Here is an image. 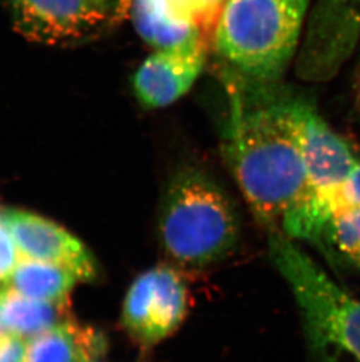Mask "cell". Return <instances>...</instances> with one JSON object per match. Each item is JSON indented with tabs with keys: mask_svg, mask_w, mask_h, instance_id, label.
Listing matches in <instances>:
<instances>
[{
	"mask_svg": "<svg viewBox=\"0 0 360 362\" xmlns=\"http://www.w3.org/2000/svg\"><path fill=\"white\" fill-rule=\"evenodd\" d=\"M188 310V292L179 271L157 265L130 285L123 303V328L142 349H151L174 334Z\"/></svg>",
	"mask_w": 360,
	"mask_h": 362,
	"instance_id": "cell-5",
	"label": "cell"
},
{
	"mask_svg": "<svg viewBox=\"0 0 360 362\" xmlns=\"http://www.w3.org/2000/svg\"><path fill=\"white\" fill-rule=\"evenodd\" d=\"M299 144L311 192L303 221L309 233L318 235L324 228L322 206L347 182L359 161L347 141L331 129L308 101L303 106Z\"/></svg>",
	"mask_w": 360,
	"mask_h": 362,
	"instance_id": "cell-6",
	"label": "cell"
},
{
	"mask_svg": "<svg viewBox=\"0 0 360 362\" xmlns=\"http://www.w3.org/2000/svg\"><path fill=\"white\" fill-rule=\"evenodd\" d=\"M6 335H10V333L7 331L6 325H5V322H4L3 311H1V300H0V339L6 337Z\"/></svg>",
	"mask_w": 360,
	"mask_h": 362,
	"instance_id": "cell-21",
	"label": "cell"
},
{
	"mask_svg": "<svg viewBox=\"0 0 360 362\" xmlns=\"http://www.w3.org/2000/svg\"><path fill=\"white\" fill-rule=\"evenodd\" d=\"M0 300L7 331L25 341L71 317L69 304L37 300L8 285L0 287Z\"/></svg>",
	"mask_w": 360,
	"mask_h": 362,
	"instance_id": "cell-13",
	"label": "cell"
},
{
	"mask_svg": "<svg viewBox=\"0 0 360 362\" xmlns=\"http://www.w3.org/2000/svg\"><path fill=\"white\" fill-rule=\"evenodd\" d=\"M208 48V42H200L153 52L133 76V90L140 105L160 110L183 98L203 72Z\"/></svg>",
	"mask_w": 360,
	"mask_h": 362,
	"instance_id": "cell-9",
	"label": "cell"
},
{
	"mask_svg": "<svg viewBox=\"0 0 360 362\" xmlns=\"http://www.w3.org/2000/svg\"><path fill=\"white\" fill-rule=\"evenodd\" d=\"M268 250L295 296L313 362H360V300L282 233H270Z\"/></svg>",
	"mask_w": 360,
	"mask_h": 362,
	"instance_id": "cell-3",
	"label": "cell"
},
{
	"mask_svg": "<svg viewBox=\"0 0 360 362\" xmlns=\"http://www.w3.org/2000/svg\"><path fill=\"white\" fill-rule=\"evenodd\" d=\"M20 257L17 244L12 236L1 209L0 210V286L8 284Z\"/></svg>",
	"mask_w": 360,
	"mask_h": 362,
	"instance_id": "cell-18",
	"label": "cell"
},
{
	"mask_svg": "<svg viewBox=\"0 0 360 362\" xmlns=\"http://www.w3.org/2000/svg\"><path fill=\"white\" fill-rule=\"evenodd\" d=\"M78 283V278L65 269L20 257L7 285L37 300L69 304V298Z\"/></svg>",
	"mask_w": 360,
	"mask_h": 362,
	"instance_id": "cell-14",
	"label": "cell"
},
{
	"mask_svg": "<svg viewBox=\"0 0 360 362\" xmlns=\"http://www.w3.org/2000/svg\"><path fill=\"white\" fill-rule=\"evenodd\" d=\"M359 39L360 0H320L310 30L306 72L315 79H329Z\"/></svg>",
	"mask_w": 360,
	"mask_h": 362,
	"instance_id": "cell-10",
	"label": "cell"
},
{
	"mask_svg": "<svg viewBox=\"0 0 360 362\" xmlns=\"http://www.w3.org/2000/svg\"><path fill=\"white\" fill-rule=\"evenodd\" d=\"M129 18L140 38L155 51L208 44L210 40L172 0H135Z\"/></svg>",
	"mask_w": 360,
	"mask_h": 362,
	"instance_id": "cell-12",
	"label": "cell"
},
{
	"mask_svg": "<svg viewBox=\"0 0 360 362\" xmlns=\"http://www.w3.org/2000/svg\"><path fill=\"white\" fill-rule=\"evenodd\" d=\"M157 228L164 255L174 267L201 270L234 251L241 219L234 201L215 177L186 165L164 192Z\"/></svg>",
	"mask_w": 360,
	"mask_h": 362,
	"instance_id": "cell-2",
	"label": "cell"
},
{
	"mask_svg": "<svg viewBox=\"0 0 360 362\" xmlns=\"http://www.w3.org/2000/svg\"><path fill=\"white\" fill-rule=\"evenodd\" d=\"M357 205H360V162L340 190L324 203L322 214L328 222L335 212Z\"/></svg>",
	"mask_w": 360,
	"mask_h": 362,
	"instance_id": "cell-17",
	"label": "cell"
},
{
	"mask_svg": "<svg viewBox=\"0 0 360 362\" xmlns=\"http://www.w3.org/2000/svg\"><path fill=\"white\" fill-rule=\"evenodd\" d=\"M311 0H226L213 41L232 72L277 82L288 69Z\"/></svg>",
	"mask_w": 360,
	"mask_h": 362,
	"instance_id": "cell-4",
	"label": "cell"
},
{
	"mask_svg": "<svg viewBox=\"0 0 360 362\" xmlns=\"http://www.w3.org/2000/svg\"><path fill=\"white\" fill-rule=\"evenodd\" d=\"M94 362H101V360H100V361H94Z\"/></svg>",
	"mask_w": 360,
	"mask_h": 362,
	"instance_id": "cell-23",
	"label": "cell"
},
{
	"mask_svg": "<svg viewBox=\"0 0 360 362\" xmlns=\"http://www.w3.org/2000/svg\"><path fill=\"white\" fill-rule=\"evenodd\" d=\"M108 340L99 328L69 317L25 342L23 362H94L102 360Z\"/></svg>",
	"mask_w": 360,
	"mask_h": 362,
	"instance_id": "cell-11",
	"label": "cell"
},
{
	"mask_svg": "<svg viewBox=\"0 0 360 362\" xmlns=\"http://www.w3.org/2000/svg\"><path fill=\"white\" fill-rule=\"evenodd\" d=\"M221 151L253 215L270 233L311 199L299 129L306 100L276 82L228 74Z\"/></svg>",
	"mask_w": 360,
	"mask_h": 362,
	"instance_id": "cell-1",
	"label": "cell"
},
{
	"mask_svg": "<svg viewBox=\"0 0 360 362\" xmlns=\"http://www.w3.org/2000/svg\"><path fill=\"white\" fill-rule=\"evenodd\" d=\"M92 1L97 4V5L104 11L108 10L109 3H110V0H92Z\"/></svg>",
	"mask_w": 360,
	"mask_h": 362,
	"instance_id": "cell-22",
	"label": "cell"
},
{
	"mask_svg": "<svg viewBox=\"0 0 360 362\" xmlns=\"http://www.w3.org/2000/svg\"><path fill=\"white\" fill-rule=\"evenodd\" d=\"M21 257L61 267L80 281L99 277V264L85 243L44 216L21 209H3Z\"/></svg>",
	"mask_w": 360,
	"mask_h": 362,
	"instance_id": "cell-8",
	"label": "cell"
},
{
	"mask_svg": "<svg viewBox=\"0 0 360 362\" xmlns=\"http://www.w3.org/2000/svg\"><path fill=\"white\" fill-rule=\"evenodd\" d=\"M11 10L19 35L52 47L88 41L110 17L92 0H11Z\"/></svg>",
	"mask_w": 360,
	"mask_h": 362,
	"instance_id": "cell-7",
	"label": "cell"
},
{
	"mask_svg": "<svg viewBox=\"0 0 360 362\" xmlns=\"http://www.w3.org/2000/svg\"><path fill=\"white\" fill-rule=\"evenodd\" d=\"M135 0H115L114 10L110 14V26H119L130 17V11Z\"/></svg>",
	"mask_w": 360,
	"mask_h": 362,
	"instance_id": "cell-19",
	"label": "cell"
},
{
	"mask_svg": "<svg viewBox=\"0 0 360 362\" xmlns=\"http://www.w3.org/2000/svg\"><path fill=\"white\" fill-rule=\"evenodd\" d=\"M352 90H354V106H356L358 113L360 114V65L358 66L356 74H354Z\"/></svg>",
	"mask_w": 360,
	"mask_h": 362,
	"instance_id": "cell-20",
	"label": "cell"
},
{
	"mask_svg": "<svg viewBox=\"0 0 360 362\" xmlns=\"http://www.w3.org/2000/svg\"><path fill=\"white\" fill-rule=\"evenodd\" d=\"M178 10L193 21L208 39L213 38L226 0H172Z\"/></svg>",
	"mask_w": 360,
	"mask_h": 362,
	"instance_id": "cell-16",
	"label": "cell"
},
{
	"mask_svg": "<svg viewBox=\"0 0 360 362\" xmlns=\"http://www.w3.org/2000/svg\"><path fill=\"white\" fill-rule=\"evenodd\" d=\"M316 243L360 267V205L335 212Z\"/></svg>",
	"mask_w": 360,
	"mask_h": 362,
	"instance_id": "cell-15",
	"label": "cell"
}]
</instances>
